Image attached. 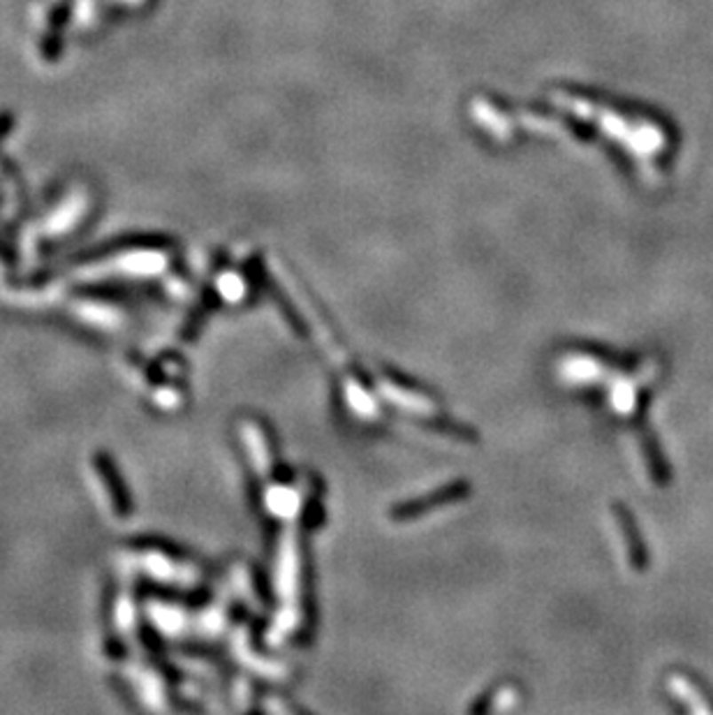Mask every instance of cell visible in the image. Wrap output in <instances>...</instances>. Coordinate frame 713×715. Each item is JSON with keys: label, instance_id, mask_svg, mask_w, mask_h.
Listing matches in <instances>:
<instances>
[{"label": "cell", "instance_id": "6da1fadb", "mask_svg": "<svg viewBox=\"0 0 713 715\" xmlns=\"http://www.w3.org/2000/svg\"><path fill=\"white\" fill-rule=\"evenodd\" d=\"M98 468H100V473L105 475L107 484H109V496L114 498V504H116V514H128L130 510V500H128V491H125L123 481L118 480V475L112 470V465H109V461L107 458H98Z\"/></svg>", "mask_w": 713, "mask_h": 715}]
</instances>
